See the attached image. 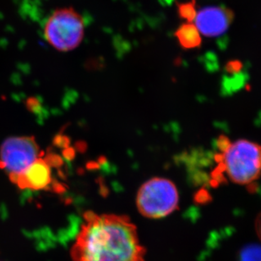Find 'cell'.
<instances>
[{"label": "cell", "instance_id": "6da1fadb", "mask_svg": "<svg viewBox=\"0 0 261 261\" xmlns=\"http://www.w3.org/2000/svg\"><path fill=\"white\" fill-rule=\"evenodd\" d=\"M70 249L73 261H145L138 230L123 215L85 212Z\"/></svg>", "mask_w": 261, "mask_h": 261}, {"label": "cell", "instance_id": "7a4b0ae2", "mask_svg": "<svg viewBox=\"0 0 261 261\" xmlns=\"http://www.w3.org/2000/svg\"><path fill=\"white\" fill-rule=\"evenodd\" d=\"M218 168L232 182L239 185H253L261 175V146L247 140L230 141L220 136L217 141Z\"/></svg>", "mask_w": 261, "mask_h": 261}, {"label": "cell", "instance_id": "3957f363", "mask_svg": "<svg viewBox=\"0 0 261 261\" xmlns=\"http://www.w3.org/2000/svg\"><path fill=\"white\" fill-rule=\"evenodd\" d=\"M179 194L168 178L155 177L144 182L136 195V206L143 217L160 219L178 208Z\"/></svg>", "mask_w": 261, "mask_h": 261}, {"label": "cell", "instance_id": "277c9868", "mask_svg": "<svg viewBox=\"0 0 261 261\" xmlns=\"http://www.w3.org/2000/svg\"><path fill=\"white\" fill-rule=\"evenodd\" d=\"M84 35V19L72 8L55 10L45 25V38L60 52L75 49L82 43Z\"/></svg>", "mask_w": 261, "mask_h": 261}, {"label": "cell", "instance_id": "5b68a950", "mask_svg": "<svg viewBox=\"0 0 261 261\" xmlns=\"http://www.w3.org/2000/svg\"><path fill=\"white\" fill-rule=\"evenodd\" d=\"M41 156L42 150L35 137L11 136L0 145V168L12 182Z\"/></svg>", "mask_w": 261, "mask_h": 261}, {"label": "cell", "instance_id": "8992f818", "mask_svg": "<svg viewBox=\"0 0 261 261\" xmlns=\"http://www.w3.org/2000/svg\"><path fill=\"white\" fill-rule=\"evenodd\" d=\"M232 10L224 6H207L196 11L195 25L205 37H218L227 32L233 20Z\"/></svg>", "mask_w": 261, "mask_h": 261}, {"label": "cell", "instance_id": "52a82bcc", "mask_svg": "<svg viewBox=\"0 0 261 261\" xmlns=\"http://www.w3.org/2000/svg\"><path fill=\"white\" fill-rule=\"evenodd\" d=\"M12 182L20 189L46 190L53 184V171L49 162L41 156L13 180Z\"/></svg>", "mask_w": 261, "mask_h": 261}, {"label": "cell", "instance_id": "ba28073f", "mask_svg": "<svg viewBox=\"0 0 261 261\" xmlns=\"http://www.w3.org/2000/svg\"><path fill=\"white\" fill-rule=\"evenodd\" d=\"M175 37L185 49L195 48L201 44L200 32L192 22H185L180 25L175 32Z\"/></svg>", "mask_w": 261, "mask_h": 261}, {"label": "cell", "instance_id": "9c48e42d", "mask_svg": "<svg viewBox=\"0 0 261 261\" xmlns=\"http://www.w3.org/2000/svg\"><path fill=\"white\" fill-rule=\"evenodd\" d=\"M239 261H261L260 244H248L240 253Z\"/></svg>", "mask_w": 261, "mask_h": 261}, {"label": "cell", "instance_id": "30bf717a", "mask_svg": "<svg viewBox=\"0 0 261 261\" xmlns=\"http://www.w3.org/2000/svg\"><path fill=\"white\" fill-rule=\"evenodd\" d=\"M177 10L180 17L187 20V22H193L196 15L195 0L180 4L177 7Z\"/></svg>", "mask_w": 261, "mask_h": 261}, {"label": "cell", "instance_id": "8fae6325", "mask_svg": "<svg viewBox=\"0 0 261 261\" xmlns=\"http://www.w3.org/2000/svg\"><path fill=\"white\" fill-rule=\"evenodd\" d=\"M254 227H255V232H256L257 236L261 242V212L255 218Z\"/></svg>", "mask_w": 261, "mask_h": 261}]
</instances>
